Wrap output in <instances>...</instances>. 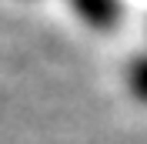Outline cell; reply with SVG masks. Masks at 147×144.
I'll list each match as a JSON object with an SVG mask.
<instances>
[{"mask_svg":"<svg viewBox=\"0 0 147 144\" xmlns=\"http://www.w3.org/2000/svg\"><path fill=\"white\" fill-rule=\"evenodd\" d=\"M70 10L80 24H87L94 30H110L124 17V3L120 0H70Z\"/></svg>","mask_w":147,"mask_h":144,"instance_id":"6da1fadb","label":"cell"},{"mask_svg":"<svg viewBox=\"0 0 147 144\" xmlns=\"http://www.w3.org/2000/svg\"><path fill=\"white\" fill-rule=\"evenodd\" d=\"M127 84H130V94H134L137 101H144V104H147V57H140V60L130 64Z\"/></svg>","mask_w":147,"mask_h":144,"instance_id":"7a4b0ae2","label":"cell"}]
</instances>
